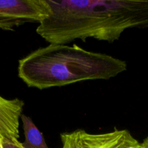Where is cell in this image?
Wrapping results in <instances>:
<instances>
[{
	"mask_svg": "<svg viewBox=\"0 0 148 148\" xmlns=\"http://www.w3.org/2000/svg\"><path fill=\"white\" fill-rule=\"evenodd\" d=\"M51 14L36 28L50 44L88 38L114 43L128 29L148 28V0H47Z\"/></svg>",
	"mask_w": 148,
	"mask_h": 148,
	"instance_id": "6da1fadb",
	"label": "cell"
},
{
	"mask_svg": "<svg viewBox=\"0 0 148 148\" xmlns=\"http://www.w3.org/2000/svg\"><path fill=\"white\" fill-rule=\"evenodd\" d=\"M127 69L125 61L87 51L77 44H49L18 62L17 74L29 88L63 87L88 80H107Z\"/></svg>",
	"mask_w": 148,
	"mask_h": 148,
	"instance_id": "7a4b0ae2",
	"label": "cell"
},
{
	"mask_svg": "<svg viewBox=\"0 0 148 148\" xmlns=\"http://www.w3.org/2000/svg\"><path fill=\"white\" fill-rule=\"evenodd\" d=\"M62 148H143L142 143L127 130L105 133H89L77 130L60 134Z\"/></svg>",
	"mask_w": 148,
	"mask_h": 148,
	"instance_id": "3957f363",
	"label": "cell"
},
{
	"mask_svg": "<svg viewBox=\"0 0 148 148\" xmlns=\"http://www.w3.org/2000/svg\"><path fill=\"white\" fill-rule=\"evenodd\" d=\"M50 14L47 0H0V29L13 30L26 23L40 24Z\"/></svg>",
	"mask_w": 148,
	"mask_h": 148,
	"instance_id": "277c9868",
	"label": "cell"
},
{
	"mask_svg": "<svg viewBox=\"0 0 148 148\" xmlns=\"http://www.w3.org/2000/svg\"><path fill=\"white\" fill-rule=\"evenodd\" d=\"M24 106L23 100L7 99L0 95V136L19 139L20 119Z\"/></svg>",
	"mask_w": 148,
	"mask_h": 148,
	"instance_id": "5b68a950",
	"label": "cell"
},
{
	"mask_svg": "<svg viewBox=\"0 0 148 148\" xmlns=\"http://www.w3.org/2000/svg\"><path fill=\"white\" fill-rule=\"evenodd\" d=\"M24 131L25 141L21 143L24 148H49L42 133L39 131L33 120L25 114L20 116Z\"/></svg>",
	"mask_w": 148,
	"mask_h": 148,
	"instance_id": "8992f818",
	"label": "cell"
},
{
	"mask_svg": "<svg viewBox=\"0 0 148 148\" xmlns=\"http://www.w3.org/2000/svg\"><path fill=\"white\" fill-rule=\"evenodd\" d=\"M1 145L3 148H24L22 146L18 139L16 138H4L1 139Z\"/></svg>",
	"mask_w": 148,
	"mask_h": 148,
	"instance_id": "52a82bcc",
	"label": "cell"
},
{
	"mask_svg": "<svg viewBox=\"0 0 148 148\" xmlns=\"http://www.w3.org/2000/svg\"><path fill=\"white\" fill-rule=\"evenodd\" d=\"M142 145L143 148H148V137L143 140V142L142 143Z\"/></svg>",
	"mask_w": 148,
	"mask_h": 148,
	"instance_id": "ba28073f",
	"label": "cell"
}]
</instances>
